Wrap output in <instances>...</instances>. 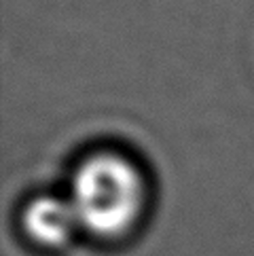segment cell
Here are the masks:
<instances>
[{"label":"cell","mask_w":254,"mask_h":256,"mask_svg":"<svg viewBox=\"0 0 254 256\" xmlns=\"http://www.w3.org/2000/svg\"><path fill=\"white\" fill-rule=\"evenodd\" d=\"M142 193L140 174L130 161L96 154L78 168L70 201L80 224L100 235H116L138 216Z\"/></svg>","instance_id":"1"},{"label":"cell","mask_w":254,"mask_h":256,"mask_svg":"<svg viewBox=\"0 0 254 256\" xmlns=\"http://www.w3.org/2000/svg\"><path fill=\"white\" fill-rule=\"evenodd\" d=\"M80 224L72 201L60 197H38L26 210L28 231L44 244H62Z\"/></svg>","instance_id":"2"}]
</instances>
